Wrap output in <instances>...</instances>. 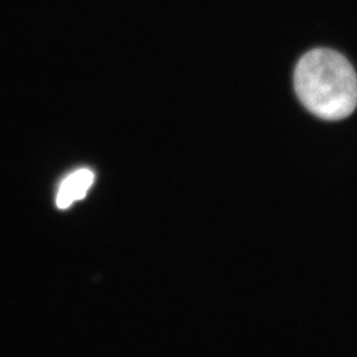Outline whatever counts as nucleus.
<instances>
[{
  "label": "nucleus",
  "instance_id": "1",
  "mask_svg": "<svg viewBox=\"0 0 357 357\" xmlns=\"http://www.w3.org/2000/svg\"><path fill=\"white\" fill-rule=\"evenodd\" d=\"M294 84L301 102L319 119L340 121L356 109V73L337 52H307L296 66Z\"/></svg>",
  "mask_w": 357,
  "mask_h": 357
},
{
  "label": "nucleus",
  "instance_id": "2",
  "mask_svg": "<svg viewBox=\"0 0 357 357\" xmlns=\"http://www.w3.org/2000/svg\"><path fill=\"white\" fill-rule=\"evenodd\" d=\"M95 180V174L89 169H81L63 181L57 195V206L67 208L77 199H84Z\"/></svg>",
  "mask_w": 357,
  "mask_h": 357
}]
</instances>
